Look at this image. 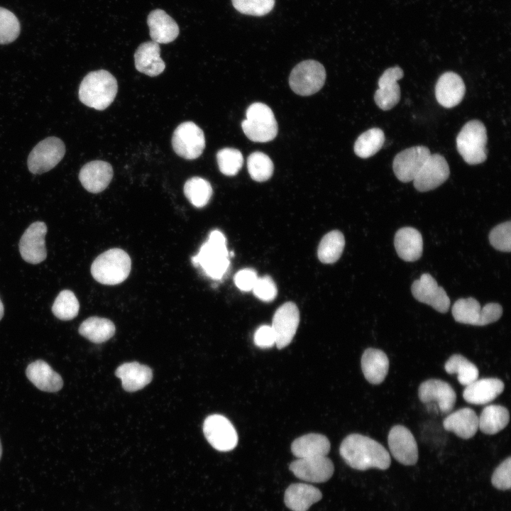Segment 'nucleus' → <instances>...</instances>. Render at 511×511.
Listing matches in <instances>:
<instances>
[{"label": "nucleus", "mask_w": 511, "mask_h": 511, "mask_svg": "<svg viewBox=\"0 0 511 511\" xmlns=\"http://www.w3.org/2000/svg\"><path fill=\"white\" fill-rule=\"evenodd\" d=\"M203 432L208 442L216 450L229 451L238 443V434L231 422L224 416L212 414L207 417Z\"/></svg>", "instance_id": "obj_11"}, {"label": "nucleus", "mask_w": 511, "mask_h": 511, "mask_svg": "<svg viewBox=\"0 0 511 511\" xmlns=\"http://www.w3.org/2000/svg\"><path fill=\"white\" fill-rule=\"evenodd\" d=\"M444 369L449 374H457L458 383L464 386L478 378L477 366L461 354L451 356L444 364Z\"/></svg>", "instance_id": "obj_35"}, {"label": "nucleus", "mask_w": 511, "mask_h": 511, "mask_svg": "<svg viewBox=\"0 0 511 511\" xmlns=\"http://www.w3.org/2000/svg\"><path fill=\"white\" fill-rule=\"evenodd\" d=\"M160 51L159 44L153 40L141 44L134 54L136 70L150 77L162 73L165 64L160 57Z\"/></svg>", "instance_id": "obj_25"}, {"label": "nucleus", "mask_w": 511, "mask_h": 511, "mask_svg": "<svg viewBox=\"0 0 511 511\" xmlns=\"http://www.w3.org/2000/svg\"><path fill=\"white\" fill-rule=\"evenodd\" d=\"M466 87L462 78L454 72L442 74L435 87V96L438 103L445 108H452L463 99Z\"/></svg>", "instance_id": "obj_22"}, {"label": "nucleus", "mask_w": 511, "mask_h": 511, "mask_svg": "<svg viewBox=\"0 0 511 511\" xmlns=\"http://www.w3.org/2000/svg\"><path fill=\"white\" fill-rule=\"evenodd\" d=\"M385 142V134L379 128H373L361 133L356 139L353 150L356 155L367 158L378 153Z\"/></svg>", "instance_id": "obj_37"}, {"label": "nucleus", "mask_w": 511, "mask_h": 511, "mask_svg": "<svg viewBox=\"0 0 511 511\" xmlns=\"http://www.w3.org/2000/svg\"><path fill=\"white\" fill-rule=\"evenodd\" d=\"M258 276L256 272L251 268H245L239 270L234 277V282L241 291L248 292L252 290Z\"/></svg>", "instance_id": "obj_47"}, {"label": "nucleus", "mask_w": 511, "mask_h": 511, "mask_svg": "<svg viewBox=\"0 0 511 511\" xmlns=\"http://www.w3.org/2000/svg\"><path fill=\"white\" fill-rule=\"evenodd\" d=\"M345 239L341 231L334 230L327 233L318 246L319 260L326 264L336 262L343 253Z\"/></svg>", "instance_id": "obj_36"}, {"label": "nucleus", "mask_w": 511, "mask_h": 511, "mask_svg": "<svg viewBox=\"0 0 511 511\" xmlns=\"http://www.w3.org/2000/svg\"><path fill=\"white\" fill-rule=\"evenodd\" d=\"M4 316V305L0 300V320Z\"/></svg>", "instance_id": "obj_49"}, {"label": "nucleus", "mask_w": 511, "mask_h": 511, "mask_svg": "<svg viewBox=\"0 0 511 511\" xmlns=\"http://www.w3.org/2000/svg\"><path fill=\"white\" fill-rule=\"evenodd\" d=\"M419 400L423 403L436 401L442 413L450 412L456 403V394L447 382L429 379L421 383L418 390Z\"/></svg>", "instance_id": "obj_19"}, {"label": "nucleus", "mask_w": 511, "mask_h": 511, "mask_svg": "<svg viewBox=\"0 0 511 511\" xmlns=\"http://www.w3.org/2000/svg\"><path fill=\"white\" fill-rule=\"evenodd\" d=\"M65 146L56 137H48L39 142L28 158V167L33 174H41L53 169L62 159Z\"/></svg>", "instance_id": "obj_10"}, {"label": "nucleus", "mask_w": 511, "mask_h": 511, "mask_svg": "<svg viewBox=\"0 0 511 511\" xmlns=\"http://www.w3.org/2000/svg\"><path fill=\"white\" fill-rule=\"evenodd\" d=\"M216 160L220 172L227 176L236 175L243 166L241 153L235 148H224L216 153Z\"/></svg>", "instance_id": "obj_41"}, {"label": "nucleus", "mask_w": 511, "mask_h": 511, "mask_svg": "<svg viewBox=\"0 0 511 511\" xmlns=\"http://www.w3.org/2000/svg\"><path fill=\"white\" fill-rule=\"evenodd\" d=\"M233 7L240 13L260 16L273 8L275 0H231Z\"/></svg>", "instance_id": "obj_43"}, {"label": "nucleus", "mask_w": 511, "mask_h": 511, "mask_svg": "<svg viewBox=\"0 0 511 511\" xmlns=\"http://www.w3.org/2000/svg\"><path fill=\"white\" fill-rule=\"evenodd\" d=\"M404 76L403 70L399 66L385 70L378 79L379 89L374 94L377 106L382 110L393 108L400 99V89L397 81Z\"/></svg>", "instance_id": "obj_20"}, {"label": "nucleus", "mask_w": 511, "mask_h": 511, "mask_svg": "<svg viewBox=\"0 0 511 511\" xmlns=\"http://www.w3.org/2000/svg\"><path fill=\"white\" fill-rule=\"evenodd\" d=\"M79 333L90 341L100 344L114 336L115 326L108 319L91 317L81 324L79 327Z\"/></svg>", "instance_id": "obj_34"}, {"label": "nucleus", "mask_w": 511, "mask_h": 511, "mask_svg": "<svg viewBox=\"0 0 511 511\" xmlns=\"http://www.w3.org/2000/svg\"><path fill=\"white\" fill-rule=\"evenodd\" d=\"M326 79L324 66L313 60L297 64L291 71L289 84L292 90L301 96H309L321 89Z\"/></svg>", "instance_id": "obj_8"}, {"label": "nucleus", "mask_w": 511, "mask_h": 511, "mask_svg": "<svg viewBox=\"0 0 511 511\" xmlns=\"http://www.w3.org/2000/svg\"><path fill=\"white\" fill-rule=\"evenodd\" d=\"M322 498V492L312 485L292 483L285 491L284 502L292 511H307Z\"/></svg>", "instance_id": "obj_28"}, {"label": "nucleus", "mask_w": 511, "mask_h": 511, "mask_svg": "<svg viewBox=\"0 0 511 511\" xmlns=\"http://www.w3.org/2000/svg\"><path fill=\"white\" fill-rule=\"evenodd\" d=\"M430 155L429 148L423 145L413 146L400 151L392 162L396 177L403 182L413 181Z\"/></svg>", "instance_id": "obj_16"}, {"label": "nucleus", "mask_w": 511, "mask_h": 511, "mask_svg": "<svg viewBox=\"0 0 511 511\" xmlns=\"http://www.w3.org/2000/svg\"><path fill=\"white\" fill-rule=\"evenodd\" d=\"M447 161L440 154H431L413 180V185L419 192L432 190L443 184L449 177Z\"/></svg>", "instance_id": "obj_15"}, {"label": "nucleus", "mask_w": 511, "mask_h": 511, "mask_svg": "<svg viewBox=\"0 0 511 511\" xmlns=\"http://www.w3.org/2000/svg\"><path fill=\"white\" fill-rule=\"evenodd\" d=\"M1 454H2V448H1V441H0V458L1 457Z\"/></svg>", "instance_id": "obj_50"}, {"label": "nucleus", "mask_w": 511, "mask_h": 511, "mask_svg": "<svg viewBox=\"0 0 511 511\" xmlns=\"http://www.w3.org/2000/svg\"><path fill=\"white\" fill-rule=\"evenodd\" d=\"M115 375L121 380L123 388L135 392L143 388L152 380V370L138 362L124 363L117 368Z\"/></svg>", "instance_id": "obj_31"}, {"label": "nucleus", "mask_w": 511, "mask_h": 511, "mask_svg": "<svg viewBox=\"0 0 511 511\" xmlns=\"http://www.w3.org/2000/svg\"><path fill=\"white\" fill-rule=\"evenodd\" d=\"M79 304L75 295L69 290L61 291L52 307L53 314L61 320H71L77 317Z\"/></svg>", "instance_id": "obj_39"}, {"label": "nucleus", "mask_w": 511, "mask_h": 511, "mask_svg": "<svg viewBox=\"0 0 511 511\" xmlns=\"http://www.w3.org/2000/svg\"><path fill=\"white\" fill-rule=\"evenodd\" d=\"M487 131L479 120L468 121L456 137V148L466 163L477 165L487 158Z\"/></svg>", "instance_id": "obj_5"}, {"label": "nucleus", "mask_w": 511, "mask_h": 511, "mask_svg": "<svg viewBox=\"0 0 511 511\" xmlns=\"http://www.w3.org/2000/svg\"><path fill=\"white\" fill-rule=\"evenodd\" d=\"M394 246L398 256L405 261L419 259L423 251V240L420 232L412 227H402L397 230Z\"/></svg>", "instance_id": "obj_24"}, {"label": "nucleus", "mask_w": 511, "mask_h": 511, "mask_svg": "<svg viewBox=\"0 0 511 511\" xmlns=\"http://www.w3.org/2000/svg\"><path fill=\"white\" fill-rule=\"evenodd\" d=\"M254 344L259 348H267L275 344L274 331L270 326L263 325L257 329L253 336Z\"/></svg>", "instance_id": "obj_48"}, {"label": "nucleus", "mask_w": 511, "mask_h": 511, "mask_svg": "<svg viewBox=\"0 0 511 511\" xmlns=\"http://www.w3.org/2000/svg\"><path fill=\"white\" fill-rule=\"evenodd\" d=\"M247 167L251 177L257 182H264L270 178L274 166L268 155L262 152H253L248 157Z\"/></svg>", "instance_id": "obj_40"}, {"label": "nucleus", "mask_w": 511, "mask_h": 511, "mask_svg": "<svg viewBox=\"0 0 511 511\" xmlns=\"http://www.w3.org/2000/svg\"><path fill=\"white\" fill-rule=\"evenodd\" d=\"M184 194L192 205L202 208L209 202L212 195V187L205 179L193 177L186 181Z\"/></svg>", "instance_id": "obj_38"}, {"label": "nucleus", "mask_w": 511, "mask_h": 511, "mask_svg": "<svg viewBox=\"0 0 511 511\" xmlns=\"http://www.w3.org/2000/svg\"><path fill=\"white\" fill-rule=\"evenodd\" d=\"M444 428L463 439L473 437L478 429V417L469 407H463L449 414L443 421Z\"/></svg>", "instance_id": "obj_27"}, {"label": "nucleus", "mask_w": 511, "mask_h": 511, "mask_svg": "<svg viewBox=\"0 0 511 511\" xmlns=\"http://www.w3.org/2000/svg\"><path fill=\"white\" fill-rule=\"evenodd\" d=\"M339 453L346 464L359 471L372 468L386 470L391 462L388 451L382 444L360 434L348 435L341 444Z\"/></svg>", "instance_id": "obj_1"}, {"label": "nucleus", "mask_w": 511, "mask_h": 511, "mask_svg": "<svg viewBox=\"0 0 511 511\" xmlns=\"http://www.w3.org/2000/svg\"><path fill=\"white\" fill-rule=\"evenodd\" d=\"M300 323V312L297 305L287 302L275 311L272 322L275 345L278 349L289 345L296 334Z\"/></svg>", "instance_id": "obj_12"}, {"label": "nucleus", "mask_w": 511, "mask_h": 511, "mask_svg": "<svg viewBox=\"0 0 511 511\" xmlns=\"http://www.w3.org/2000/svg\"><path fill=\"white\" fill-rule=\"evenodd\" d=\"M147 23L151 39L158 44L171 43L178 36V25L162 9L152 11L148 16Z\"/></svg>", "instance_id": "obj_26"}, {"label": "nucleus", "mask_w": 511, "mask_h": 511, "mask_svg": "<svg viewBox=\"0 0 511 511\" xmlns=\"http://www.w3.org/2000/svg\"><path fill=\"white\" fill-rule=\"evenodd\" d=\"M117 91L116 78L109 72L99 70L84 77L79 87V99L90 108L104 110L113 102Z\"/></svg>", "instance_id": "obj_2"}, {"label": "nucleus", "mask_w": 511, "mask_h": 511, "mask_svg": "<svg viewBox=\"0 0 511 511\" xmlns=\"http://www.w3.org/2000/svg\"><path fill=\"white\" fill-rule=\"evenodd\" d=\"M194 266H200L208 277L220 280L229 268L230 262L224 235L212 231L198 253L192 258Z\"/></svg>", "instance_id": "obj_3"}, {"label": "nucleus", "mask_w": 511, "mask_h": 511, "mask_svg": "<svg viewBox=\"0 0 511 511\" xmlns=\"http://www.w3.org/2000/svg\"><path fill=\"white\" fill-rule=\"evenodd\" d=\"M172 145L179 156L187 160L196 159L205 148L204 132L192 121L182 123L172 134Z\"/></svg>", "instance_id": "obj_9"}, {"label": "nucleus", "mask_w": 511, "mask_h": 511, "mask_svg": "<svg viewBox=\"0 0 511 511\" xmlns=\"http://www.w3.org/2000/svg\"><path fill=\"white\" fill-rule=\"evenodd\" d=\"M361 369L368 383L373 385L380 384L388 373L389 359L382 350L368 348L362 355Z\"/></svg>", "instance_id": "obj_29"}, {"label": "nucleus", "mask_w": 511, "mask_h": 511, "mask_svg": "<svg viewBox=\"0 0 511 511\" xmlns=\"http://www.w3.org/2000/svg\"><path fill=\"white\" fill-rule=\"evenodd\" d=\"M46 233L47 226L42 221L34 222L27 228L19 242V251L25 261L38 264L46 258Z\"/></svg>", "instance_id": "obj_17"}, {"label": "nucleus", "mask_w": 511, "mask_h": 511, "mask_svg": "<svg viewBox=\"0 0 511 511\" xmlns=\"http://www.w3.org/2000/svg\"><path fill=\"white\" fill-rule=\"evenodd\" d=\"M502 314L500 304L490 302L480 307L473 297L461 298L452 307V315L457 322L474 326H485L498 321Z\"/></svg>", "instance_id": "obj_7"}, {"label": "nucleus", "mask_w": 511, "mask_h": 511, "mask_svg": "<svg viewBox=\"0 0 511 511\" xmlns=\"http://www.w3.org/2000/svg\"><path fill=\"white\" fill-rule=\"evenodd\" d=\"M252 290L258 299L264 302L273 300L278 294L277 286L273 280L268 275L258 278Z\"/></svg>", "instance_id": "obj_46"}, {"label": "nucleus", "mask_w": 511, "mask_h": 511, "mask_svg": "<svg viewBox=\"0 0 511 511\" xmlns=\"http://www.w3.org/2000/svg\"><path fill=\"white\" fill-rule=\"evenodd\" d=\"M21 30L18 19L11 11L0 7V44H9L19 35Z\"/></svg>", "instance_id": "obj_42"}, {"label": "nucleus", "mask_w": 511, "mask_h": 511, "mask_svg": "<svg viewBox=\"0 0 511 511\" xmlns=\"http://www.w3.org/2000/svg\"><path fill=\"white\" fill-rule=\"evenodd\" d=\"M246 119L241 122L243 133L253 142L265 143L273 140L278 133V123L271 109L256 102L248 106Z\"/></svg>", "instance_id": "obj_6"}, {"label": "nucleus", "mask_w": 511, "mask_h": 511, "mask_svg": "<svg viewBox=\"0 0 511 511\" xmlns=\"http://www.w3.org/2000/svg\"><path fill=\"white\" fill-rule=\"evenodd\" d=\"M26 373L28 380L43 391L57 392L63 385L61 376L43 360H37L30 363Z\"/></svg>", "instance_id": "obj_30"}, {"label": "nucleus", "mask_w": 511, "mask_h": 511, "mask_svg": "<svg viewBox=\"0 0 511 511\" xmlns=\"http://www.w3.org/2000/svg\"><path fill=\"white\" fill-rule=\"evenodd\" d=\"M390 451L394 458L405 466L414 465L418 460V446L412 432L405 426L395 425L388 436Z\"/></svg>", "instance_id": "obj_14"}, {"label": "nucleus", "mask_w": 511, "mask_h": 511, "mask_svg": "<svg viewBox=\"0 0 511 511\" xmlns=\"http://www.w3.org/2000/svg\"><path fill=\"white\" fill-rule=\"evenodd\" d=\"M511 458L505 459L494 471L491 483L498 490H509L511 487Z\"/></svg>", "instance_id": "obj_45"}, {"label": "nucleus", "mask_w": 511, "mask_h": 511, "mask_svg": "<svg viewBox=\"0 0 511 511\" xmlns=\"http://www.w3.org/2000/svg\"><path fill=\"white\" fill-rule=\"evenodd\" d=\"M510 413L508 410L499 405L485 407L478 417V428L489 435L498 433L508 424Z\"/></svg>", "instance_id": "obj_33"}, {"label": "nucleus", "mask_w": 511, "mask_h": 511, "mask_svg": "<svg viewBox=\"0 0 511 511\" xmlns=\"http://www.w3.org/2000/svg\"><path fill=\"white\" fill-rule=\"evenodd\" d=\"M330 451V442L321 434L311 433L295 439L291 451L297 458L326 456Z\"/></svg>", "instance_id": "obj_32"}, {"label": "nucleus", "mask_w": 511, "mask_h": 511, "mask_svg": "<svg viewBox=\"0 0 511 511\" xmlns=\"http://www.w3.org/2000/svg\"><path fill=\"white\" fill-rule=\"evenodd\" d=\"M131 269L128 254L122 249L111 248L96 258L91 265V274L101 284L114 285L123 282Z\"/></svg>", "instance_id": "obj_4"}, {"label": "nucleus", "mask_w": 511, "mask_h": 511, "mask_svg": "<svg viewBox=\"0 0 511 511\" xmlns=\"http://www.w3.org/2000/svg\"><path fill=\"white\" fill-rule=\"evenodd\" d=\"M413 297L419 302L432 307L440 313H446L450 307V299L442 287L429 273H424L411 286Z\"/></svg>", "instance_id": "obj_13"}, {"label": "nucleus", "mask_w": 511, "mask_h": 511, "mask_svg": "<svg viewBox=\"0 0 511 511\" xmlns=\"http://www.w3.org/2000/svg\"><path fill=\"white\" fill-rule=\"evenodd\" d=\"M298 478L310 483H323L331 478L334 467L326 456L298 458L289 466Z\"/></svg>", "instance_id": "obj_18"}, {"label": "nucleus", "mask_w": 511, "mask_h": 511, "mask_svg": "<svg viewBox=\"0 0 511 511\" xmlns=\"http://www.w3.org/2000/svg\"><path fill=\"white\" fill-rule=\"evenodd\" d=\"M504 388V383L498 378L477 379L466 386L463 397L470 404L485 405L494 400L503 392Z\"/></svg>", "instance_id": "obj_23"}, {"label": "nucleus", "mask_w": 511, "mask_h": 511, "mask_svg": "<svg viewBox=\"0 0 511 511\" xmlns=\"http://www.w3.org/2000/svg\"><path fill=\"white\" fill-rule=\"evenodd\" d=\"M113 175V168L109 163L94 160L81 168L79 179L83 187L88 192L99 193L107 187Z\"/></svg>", "instance_id": "obj_21"}, {"label": "nucleus", "mask_w": 511, "mask_h": 511, "mask_svg": "<svg viewBox=\"0 0 511 511\" xmlns=\"http://www.w3.org/2000/svg\"><path fill=\"white\" fill-rule=\"evenodd\" d=\"M489 241L496 250L510 252L511 246V222L507 221L495 226L489 233Z\"/></svg>", "instance_id": "obj_44"}]
</instances>
